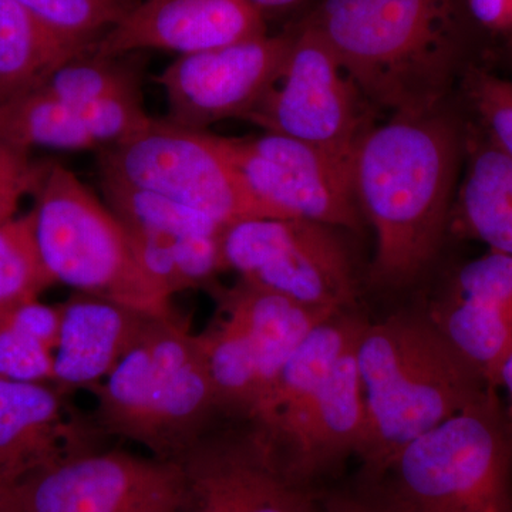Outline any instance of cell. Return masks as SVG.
Returning <instances> with one entry per match:
<instances>
[{"instance_id":"cell-1","label":"cell","mask_w":512,"mask_h":512,"mask_svg":"<svg viewBox=\"0 0 512 512\" xmlns=\"http://www.w3.org/2000/svg\"><path fill=\"white\" fill-rule=\"evenodd\" d=\"M463 134L439 110L394 114L357 146V205L376 232L373 284L402 288L433 261L453 208Z\"/></svg>"},{"instance_id":"cell-2","label":"cell","mask_w":512,"mask_h":512,"mask_svg":"<svg viewBox=\"0 0 512 512\" xmlns=\"http://www.w3.org/2000/svg\"><path fill=\"white\" fill-rule=\"evenodd\" d=\"M306 22L363 97L394 114L439 110L463 60L457 0H323Z\"/></svg>"},{"instance_id":"cell-3","label":"cell","mask_w":512,"mask_h":512,"mask_svg":"<svg viewBox=\"0 0 512 512\" xmlns=\"http://www.w3.org/2000/svg\"><path fill=\"white\" fill-rule=\"evenodd\" d=\"M369 322L356 311L320 323L289 357L248 419L264 431L286 470L318 488L366 444L365 392L357 345Z\"/></svg>"},{"instance_id":"cell-4","label":"cell","mask_w":512,"mask_h":512,"mask_svg":"<svg viewBox=\"0 0 512 512\" xmlns=\"http://www.w3.org/2000/svg\"><path fill=\"white\" fill-rule=\"evenodd\" d=\"M357 365L365 392L363 478H375L403 447L493 390L429 315L367 322Z\"/></svg>"},{"instance_id":"cell-5","label":"cell","mask_w":512,"mask_h":512,"mask_svg":"<svg viewBox=\"0 0 512 512\" xmlns=\"http://www.w3.org/2000/svg\"><path fill=\"white\" fill-rule=\"evenodd\" d=\"M92 392V416L104 436L177 463L222 416L197 336L173 313L151 318Z\"/></svg>"},{"instance_id":"cell-6","label":"cell","mask_w":512,"mask_h":512,"mask_svg":"<svg viewBox=\"0 0 512 512\" xmlns=\"http://www.w3.org/2000/svg\"><path fill=\"white\" fill-rule=\"evenodd\" d=\"M363 480L400 512H512V431L497 389Z\"/></svg>"},{"instance_id":"cell-7","label":"cell","mask_w":512,"mask_h":512,"mask_svg":"<svg viewBox=\"0 0 512 512\" xmlns=\"http://www.w3.org/2000/svg\"><path fill=\"white\" fill-rule=\"evenodd\" d=\"M32 194L37 245L56 284L147 315L173 313V296L147 274L123 222L73 171L40 165Z\"/></svg>"},{"instance_id":"cell-8","label":"cell","mask_w":512,"mask_h":512,"mask_svg":"<svg viewBox=\"0 0 512 512\" xmlns=\"http://www.w3.org/2000/svg\"><path fill=\"white\" fill-rule=\"evenodd\" d=\"M215 312L195 333L224 416L249 417L316 326L339 313L311 308L239 278L211 286Z\"/></svg>"},{"instance_id":"cell-9","label":"cell","mask_w":512,"mask_h":512,"mask_svg":"<svg viewBox=\"0 0 512 512\" xmlns=\"http://www.w3.org/2000/svg\"><path fill=\"white\" fill-rule=\"evenodd\" d=\"M100 171L210 215L224 227L286 218L256 197L215 134L164 119H153L134 136L107 147Z\"/></svg>"},{"instance_id":"cell-10","label":"cell","mask_w":512,"mask_h":512,"mask_svg":"<svg viewBox=\"0 0 512 512\" xmlns=\"http://www.w3.org/2000/svg\"><path fill=\"white\" fill-rule=\"evenodd\" d=\"M363 94L318 30L303 22L276 82L245 121L268 133L296 138L352 174L367 127Z\"/></svg>"},{"instance_id":"cell-11","label":"cell","mask_w":512,"mask_h":512,"mask_svg":"<svg viewBox=\"0 0 512 512\" xmlns=\"http://www.w3.org/2000/svg\"><path fill=\"white\" fill-rule=\"evenodd\" d=\"M228 271L249 284L333 313L355 311L352 262L332 227L301 218H255L225 228Z\"/></svg>"},{"instance_id":"cell-12","label":"cell","mask_w":512,"mask_h":512,"mask_svg":"<svg viewBox=\"0 0 512 512\" xmlns=\"http://www.w3.org/2000/svg\"><path fill=\"white\" fill-rule=\"evenodd\" d=\"M178 463L184 473L178 512H319L318 488L292 477L247 417L221 416Z\"/></svg>"},{"instance_id":"cell-13","label":"cell","mask_w":512,"mask_h":512,"mask_svg":"<svg viewBox=\"0 0 512 512\" xmlns=\"http://www.w3.org/2000/svg\"><path fill=\"white\" fill-rule=\"evenodd\" d=\"M23 512H178L177 461L101 447L37 471L20 485Z\"/></svg>"},{"instance_id":"cell-14","label":"cell","mask_w":512,"mask_h":512,"mask_svg":"<svg viewBox=\"0 0 512 512\" xmlns=\"http://www.w3.org/2000/svg\"><path fill=\"white\" fill-rule=\"evenodd\" d=\"M293 32L254 37L178 56L157 82L167 99L168 123L205 131L228 119H247L276 82Z\"/></svg>"},{"instance_id":"cell-15","label":"cell","mask_w":512,"mask_h":512,"mask_svg":"<svg viewBox=\"0 0 512 512\" xmlns=\"http://www.w3.org/2000/svg\"><path fill=\"white\" fill-rule=\"evenodd\" d=\"M217 140L256 197L286 218L332 228L359 227L352 174L315 147L268 131Z\"/></svg>"},{"instance_id":"cell-16","label":"cell","mask_w":512,"mask_h":512,"mask_svg":"<svg viewBox=\"0 0 512 512\" xmlns=\"http://www.w3.org/2000/svg\"><path fill=\"white\" fill-rule=\"evenodd\" d=\"M69 396L55 383L0 379V484L20 487L43 468L103 447L107 437Z\"/></svg>"},{"instance_id":"cell-17","label":"cell","mask_w":512,"mask_h":512,"mask_svg":"<svg viewBox=\"0 0 512 512\" xmlns=\"http://www.w3.org/2000/svg\"><path fill=\"white\" fill-rule=\"evenodd\" d=\"M264 35V15L245 0H143L94 52L121 56L153 49L185 56Z\"/></svg>"},{"instance_id":"cell-18","label":"cell","mask_w":512,"mask_h":512,"mask_svg":"<svg viewBox=\"0 0 512 512\" xmlns=\"http://www.w3.org/2000/svg\"><path fill=\"white\" fill-rule=\"evenodd\" d=\"M55 383L67 392L104 382L136 345L153 315L90 293L76 292L60 305Z\"/></svg>"},{"instance_id":"cell-19","label":"cell","mask_w":512,"mask_h":512,"mask_svg":"<svg viewBox=\"0 0 512 512\" xmlns=\"http://www.w3.org/2000/svg\"><path fill=\"white\" fill-rule=\"evenodd\" d=\"M466 136V173L448 228L483 242L490 251L512 255V160L478 124Z\"/></svg>"},{"instance_id":"cell-20","label":"cell","mask_w":512,"mask_h":512,"mask_svg":"<svg viewBox=\"0 0 512 512\" xmlns=\"http://www.w3.org/2000/svg\"><path fill=\"white\" fill-rule=\"evenodd\" d=\"M93 49L57 35L16 0H0V104L39 90L60 66Z\"/></svg>"},{"instance_id":"cell-21","label":"cell","mask_w":512,"mask_h":512,"mask_svg":"<svg viewBox=\"0 0 512 512\" xmlns=\"http://www.w3.org/2000/svg\"><path fill=\"white\" fill-rule=\"evenodd\" d=\"M0 141L25 151L100 148L89 106H74L42 89L0 104Z\"/></svg>"},{"instance_id":"cell-22","label":"cell","mask_w":512,"mask_h":512,"mask_svg":"<svg viewBox=\"0 0 512 512\" xmlns=\"http://www.w3.org/2000/svg\"><path fill=\"white\" fill-rule=\"evenodd\" d=\"M100 187L107 207L127 227L173 238L217 237L227 228L210 215L104 171H100Z\"/></svg>"},{"instance_id":"cell-23","label":"cell","mask_w":512,"mask_h":512,"mask_svg":"<svg viewBox=\"0 0 512 512\" xmlns=\"http://www.w3.org/2000/svg\"><path fill=\"white\" fill-rule=\"evenodd\" d=\"M143 66L136 53L106 56L89 50L60 66L40 89L74 104L116 99H143Z\"/></svg>"},{"instance_id":"cell-24","label":"cell","mask_w":512,"mask_h":512,"mask_svg":"<svg viewBox=\"0 0 512 512\" xmlns=\"http://www.w3.org/2000/svg\"><path fill=\"white\" fill-rule=\"evenodd\" d=\"M55 278L40 254L33 212L0 227V309L40 298Z\"/></svg>"},{"instance_id":"cell-25","label":"cell","mask_w":512,"mask_h":512,"mask_svg":"<svg viewBox=\"0 0 512 512\" xmlns=\"http://www.w3.org/2000/svg\"><path fill=\"white\" fill-rule=\"evenodd\" d=\"M43 25L77 45L94 47L141 0H16Z\"/></svg>"},{"instance_id":"cell-26","label":"cell","mask_w":512,"mask_h":512,"mask_svg":"<svg viewBox=\"0 0 512 512\" xmlns=\"http://www.w3.org/2000/svg\"><path fill=\"white\" fill-rule=\"evenodd\" d=\"M464 93L478 126L512 160V77L471 64Z\"/></svg>"},{"instance_id":"cell-27","label":"cell","mask_w":512,"mask_h":512,"mask_svg":"<svg viewBox=\"0 0 512 512\" xmlns=\"http://www.w3.org/2000/svg\"><path fill=\"white\" fill-rule=\"evenodd\" d=\"M0 379L55 382V350L0 316Z\"/></svg>"},{"instance_id":"cell-28","label":"cell","mask_w":512,"mask_h":512,"mask_svg":"<svg viewBox=\"0 0 512 512\" xmlns=\"http://www.w3.org/2000/svg\"><path fill=\"white\" fill-rule=\"evenodd\" d=\"M222 235L174 238L175 265L185 291L198 286L211 288L215 285V276L228 271L222 251Z\"/></svg>"},{"instance_id":"cell-29","label":"cell","mask_w":512,"mask_h":512,"mask_svg":"<svg viewBox=\"0 0 512 512\" xmlns=\"http://www.w3.org/2000/svg\"><path fill=\"white\" fill-rule=\"evenodd\" d=\"M40 165L30 160L29 151L0 141V227L16 217L22 198L35 190Z\"/></svg>"},{"instance_id":"cell-30","label":"cell","mask_w":512,"mask_h":512,"mask_svg":"<svg viewBox=\"0 0 512 512\" xmlns=\"http://www.w3.org/2000/svg\"><path fill=\"white\" fill-rule=\"evenodd\" d=\"M319 512H400L382 491L360 478L349 490L320 491Z\"/></svg>"},{"instance_id":"cell-31","label":"cell","mask_w":512,"mask_h":512,"mask_svg":"<svg viewBox=\"0 0 512 512\" xmlns=\"http://www.w3.org/2000/svg\"><path fill=\"white\" fill-rule=\"evenodd\" d=\"M467 13L485 32L512 39V0H467Z\"/></svg>"},{"instance_id":"cell-32","label":"cell","mask_w":512,"mask_h":512,"mask_svg":"<svg viewBox=\"0 0 512 512\" xmlns=\"http://www.w3.org/2000/svg\"><path fill=\"white\" fill-rule=\"evenodd\" d=\"M495 389L500 394L505 419H507L508 426L512 431V350L507 359L504 360L500 372H498Z\"/></svg>"},{"instance_id":"cell-33","label":"cell","mask_w":512,"mask_h":512,"mask_svg":"<svg viewBox=\"0 0 512 512\" xmlns=\"http://www.w3.org/2000/svg\"><path fill=\"white\" fill-rule=\"evenodd\" d=\"M0 512H23L20 487L0 484Z\"/></svg>"},{"instance_id":"cell-34","label":"cell","mask_w":512,"mask_h":512,"mask_svg":"<svg viewBox=\"0 0 512 512\" xmlns=\"http://www.w3.org/2000/svg\"><path fill=\"white\" fill-rule=\"evenodd\" d=\"M245 2L254 6L256 10H259L264 15L268 10L289 8V6L295 5V3L301 2V0H245Z\"/></svg>"}]
</instances>
